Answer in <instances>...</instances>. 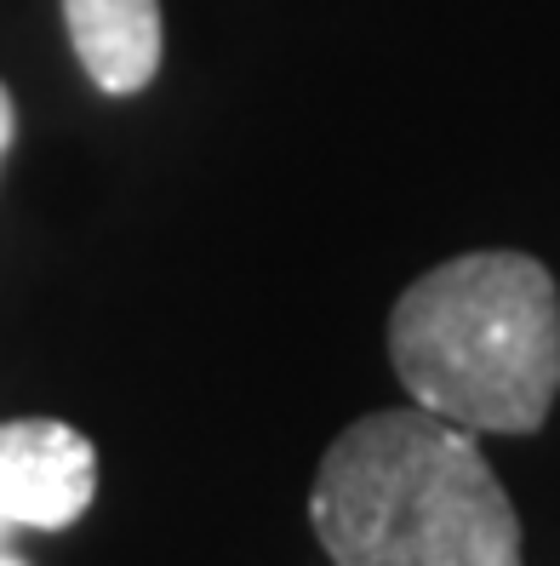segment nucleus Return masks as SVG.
<instances>
[{
  "instance_id": "nucleus-1",
  "label": "nucleus",
  "mask_w": 560,
  "mask_h": 566,
  "mask_svg": "<svg viewBox=\"0 0 560 566\" xmlns=\"http://www.w3.org/2000/svg\"><path fill=\"white\" fill-rule=\"evenodd\" d=\"M309 521L338 566H520V515L475 436L423 407L326 447Z\"/></svg>"
},
{
  "instance_id": "nucleus-2",
  "label": "nucleus",
  "mask_w": 560,
  "mask_h": 566,
  "mask_svg": "<svg viewBox=\"0 0 560 566\" xmlns=\"http://www.w3.org/2000/svg\"><path fill=\"white\" fill-rule=\"evenodd\" d=\"M406 395L469 436H532L560 395V297L538 258L464 252L389 315Z\"/></svg>"
},
{
  "instance_id": "nucleus-3",
  "label": "nucleus",
  "mask_w": 560,
  "mask_h": 566,
  "mask_svg": "<svg viewBox=\"0 0 560 566\" xmlns=\"http://www.w3.org/2000/svg\"><path fill=\"white\" fill-rule=\"evenodd\" d=\"M97 492V452L57 418L0 423V538L12 526L63 532Z\"/></svg>"
},
{
  "instance_id": "nucleus-4",
  "label": "nucleus",
  "mask_w": 560,
  "mask_h": 566,
  "mask_svg": "<svg viewBox=\"0 0 560 566\" xmlns=\"http://www.w3.org/2000/svg\"><path fill=\"white\" fill-rule=\"evenodd\" d=\"M63 23L97 92L131 97L160 70V0H63Z\"/></svg>"
},
{
  "instance_id": "nucleus-5",
  "label": "nucleus",
  "mask_w": 560,
  "mask_h": 566,
  "mask_svg": "<svg viewBox=\"0 0 560 566\" xmlns=\"http://www.w3.org/2000/svg\"><path fill=\"white\" fill-rule=\"evenodd\" d=\"M12 132H18V109H12V92L0 86V160H7V149H12Z\"/></svg>"
},
{
  "instance_id": "nucleus-6",
  "label": "nucleus",
  "mask_w": 560,
  "mask_h": 566,
  "mask_svg": "<svg viewBox=\"0 0 560 566\" xmlns=\"http://www.w3.org/2000/svg\"><path fill=\"white\" fill-rule=\"evenodd\" d=\"M0 566H23V560H18V555H7V549H0Z\"/></svg>"
}]
</instances>
